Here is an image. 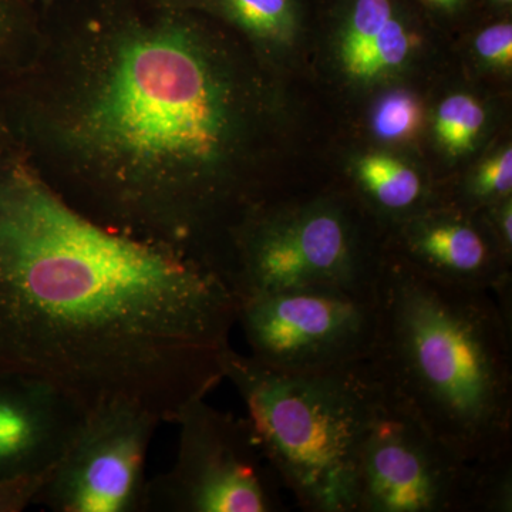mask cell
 I'll return each mask as SVG.
<instances>
[{
  "mask_svg": "<svg viewBox=\"0 0 512 512\" xmlns=\"http://www.w3.org/2000/svg\"><path fill=\"white\" fill-rule=\"evenodd\" d=\"M0 130L74 210L224 282L265 202L328 183L335 124L232 30L167 0H53ZM225 284V282H224Z\"/></svg>",
  "mask_w": 512,
  "mask_h": 512,
  "instance_id": "cell-1",
  "label": "cell"
},
{
  "mask_svg": "<svg viewBox=\"0 0 512 512\" xmlns=\"http://www.w3.org/2000/svg\"><path fill=\"white\" fill-rule=\"evenodd\" d=\"M237 309L217 275L74 210L0 130V367L174 423L225 379Z\"/></svg>",
  "mask_w": 512,
  "mask_h": 512,
  "instance_id": "cell-2",
  "label": "cell"
},
{
  "mask_svg": "<svg viewBox=\"0 0 512 512\" xmlns=\"http://www.w3.org/2000/svg\"><path fill=\"white\" fill-rule=\"evenodd\" d=\"M376 302L367 362L386 392L471 463L512 451V329L493 293L441 284L386 254Z\"/></svg>",
  "mask_w": 512,
  "mask_h": 512,
  "instance_id": "cell-3",
  "label": "cell"
},
{
  "mask_svg": "<svg viewBox=\"0 0 512 512\" xmlns=\"http://www.w3.org/2000/svg\"><path fill=\"white\" fill-rule=\"evenodd\" d=\"M224 377L296 504L308 512H355L360 447L380 394L369 362L286 373L229 348Z\"/></svg>",
  "mask_w": 512,
  "mask_h": 512,
  "instance_id": "cell-4",
  "label": "cell"
},
{
  "mask_svg": "<svg viewBox=\"0 0 512 512\" xmlns=\"http://www.w3.org/2000/svg\"><path fill=\"white\" fill-rule=\"evenodd\" d=\"M384 255L383 229L329 180L249 212L229 238L224 282L237 302L306 286L373 296Z\"/></svg>",
  "mask_w": 512,
  "mask_h": 512,
  "instance_id": "cell-5",
  "label": "cell"
},
{
  "mask_svg": "<svg viewBox=\"0 0 512 512\" xmlns=\"http://www.w3.org/2000/svg\"><path fill=\"white\" fill-rule=\"evenodd\" d=\"M454 66L453 39L409 0H313L311 80L333 121L377 90Z\"/></svg>",
  "mask_w": 512,
  "mask_h": 512,
  "instance_id": "cell-6",
  "label": "cell"
},
{
  "mask_svg": "<svg viewBox=\"0 0 512 512\" xmlns=\"http://www.w3.org/2000/svg\"><path fill=\"white\" fill-rule=\"evenodd\" d=\"M178 451L170 470L147 480L144 511L282 512L281 480L251 421L222 412L205 397L177 419Z\"/></svg>",
  "mask_w": 512,
  "mask_h": 512,
  "instance_id": "cell-7",
  "label": "cell"
},
{
  "mask_svg": "<svg viewBox=\"0 0 512 512\" xmlns=\"http://www.w3.org/2000/svg\"><path fill=\"white\" fill-rule=\"evenodd\" d=\"M376 295L329 286L282 289L239 299L241 326L256 362L315 373L365 362L377 335Z\"/></svg>",
  "mask_w": 512,
  "mask_h": 512,
  "instance_id": "cell-8",
  "label": "cell"
},
{
  "mask_svg": "<svg viewBox=\"0 0 512 512\" xmlns=\"http://www.w3.org/2000/svg\"><path fill=\"white\" fill-rule=\"evenodd\" d=\"M474 481L476 463L437 439L380 383L360 447L355 512H473Z\"/></svg>",
  "mask_w": 512,
  "mask_h": 512,
  "instance_id": "cell-9",
  "label": "cell"
},
{
  "mask_svg": "<svg viewBox=\"0 0 512 512\" xmlns=\"http://www.w3.org/2000/svg\"><path fill=\"white\" fill-rule=\"evenodd\" d=\"M160 423L133 403L94 407L50 470L35 505L55 512H144L148 448Z\"/></svg>",
  "mask_w": 512,
  "mask_h": 512,
  "instance_id": "cell-10",
  "label": "cell"
},
{
  "mask_svg": "<svg viewBox=\"0 0 512 512\" xmlns=\"http://www.w3.org/2000/svg\"><path fill=\"white\" fill-rule=\"evenodd\" d=\"M384 251L441 284L491 291L512 275L478 212L443 202L387 228Z\"/></svg>",
  "mask_w": 512,
  "mask_h": 512,
  "instance_id": "cell-11",
  "label": "cell"
},
{
  "mask_svg": "<svg viewBox=\"0 0 512 512\" xmlns=\"http://www.w3.org/2000/svg\"><path fill=\"white\" fill-rule=\"evenodd\" d=\"M84 414L43 380L0 367V481L52 470Z\"/></svg>",
  "mask_w": 512,
  "mask_h": 512,
  "instance_id": "cell-12",
  "label": "cell"
},
{
  "mask_svg": "<svg viewBox=\"0 0 512 512\" xmlns=\"http://www.w3.org/2000/svg\"><path fill=\"white\" fill-rule=\"evenodd\" d=\"M510 127L512 94L487 89L454 66L431 90L421 156L440 184Z\"/></svg>",
  "mask_w": 512,
  "mask_h": 512,
  "instance_id": "cell-13",
  "label": "cell"
},
{
  "mask_svg": "<svg viewBox=\"0 0 512 512\" xmlns=\"http://www.w3.org/2000/svg\"><path fill=\"white\" fill-rule=\"evenodd\" d=\"M329 180L348 191L383 229L437 202V183L423 158L333 136Z\"/></svg>",
  "mask_w": 512,
  "mask_h": 512,
  "instance_id": "cell-14",
  "label": "cell"
},
{
  "mask_svg": "<svg viewBox=\"0 0 512 512\" xmlns=\"http://www.w3.org/2000/svg\"><path fill=\"white\" fill-rule=\"evenodd\" d=\"M217 20L244 40L269 69L312 84L313 0H167ZM313 86V84H312Z\"/></svg>",
  "mask_w": 512,
  "mask_h": 512,
  "instance_id": "cell-15",
  "label": "cell"
},
{
  "mask_svg": "<svg viewBox=\"0 0 512 512\" xmlns=\"http://www.w3.org/2000/svg\"><path fill=\"white\" fill-rule=\"evenodd\" d=\"M439 79L397 83L377 90L336 119V136L423 158L431 90Z\"/></svg>",
  "mask_w": 512,
  "mask_h": 512,
  "instance_id": "cell-16",
  "label": "cell"
},
{
  "mask_svg": "<svg viewBox=\"0 0 512 512\" xmlns=\"http://www.w3.org/2000/svg\"><path fill=\"white\" fill-rule=\"evenodd\" d=\"M512 197V127L443 183L437 202L477 214L495 202Z\"/></svg>",
  "mask_w": 512,
  "mask_h": 512,
  "instance_id": "cell-17",
  "label": "cell"
},
{
  "mask_svg": "<svg viewBox=\"0 0 512 512\" xmlns=\"http://www.w3.org/2000/svg\"><path fill=\"white\" fill-rule=\"evenodd\" d=\"M456 66L494 92L512 94V16L478 19L453 37Z\"/></svg>",
  "mask_w": 512,
  "mask_h": 512,
  "instance_id": "cell-18",
  "label": "cell"
},
{
  "mask_svg": "<svg viewBox=\"0 0 512 512\" xmlns=\"http://www.w3.org/2000/svg\"><path fill=\"white\" fill-rule=\"evenodd\" d=\"M39 37L40 10L32 0H0V86L29 63Z\"/></svg>",
  "mask_w": 512,
  "mask_h": 512,
  "instance_id": "cell-19",
  "label": "cell"
},
{
  "mask_svg": "<svg viewBox=\"0 0 512 512\" xmlns=\"http://www.w3.org/2000/svg\"><path fill=\"white\" fill-rule=\"evenodd\" d=\"M473 512H512V451L476 463Z\"/></svg>",
  "mask_w": 512,
  "mask_h": 512,
  "instance_id": "cell-20",
  "label": "cell"
},
{
  "mask_svg": "<svg viewBox=\"0 0 512 512\" xmlns=\"http://www.w3.org/2000/svg\"><path fill=\"white\" fill-rule=\"evenodd\" d=\"M431 25L453 39L476 20L477 0H409Z\"/></svg>",
  "mask_w": 512,
  "mask_h": 512,
  "instance_id": "cell-21",
  "label": "cell"
},
{
  "mask_svg": "<svg viewBox=\"0 0 512 512\" xmlns=\"http://www.w3.org/2000/svg\"><path fill=\"white\" fill-rule=\"evenodd\" d=\"M50 470L37 476L0 481V512H20L35 505Z\"/></svg>",
  "mask_w": 512,
  "mask_h": 512,
  "instance_id": "cell-22",
  "label": "cell"
},
{
  "mask_svg": "<svg viewBox=\"0 0 512 512\" xmlns=\"http://www.w3.org/2000/svg\"><path fill=\"white\" fill-rule=\"evenodd\" d=\"M494 244L507 264L512 265V197L478 212Z\"/></svg>",
  "mask_w": 512,
  "mask_h": 512,
  "instance_id": "cell-23",
  "label": "cell"
},
{
  "mask_svg": "<svg viewBox=\"0 0 512 512\" xmlns=\"http://www.w3.org/2000/svg\"><path fill=\"white\" fill-rule=\"evenodd\" d=\"M505 16H512V0H477L476 20Z\"/></svg>",
  "mask_w": 512,
  "mask_h": 512,
  "instance_id": "cell-24",
  "label": "cell"
},
{
  "mask_svg": "<svg viewBox=\"0 0 512 512\" xmlns=\"http://www.w3.org/2000/svg\"><path fill=\"white\" fill-rule=\"evenodd\" d=\"M35 3V6L39 10H43L53 2V0H32Z\"/></svg>",
  "mask_w": 512,
  "mask_h": 512,
  "instance_id": "cell-25",
  "label": "cell"
}]
</instances>
